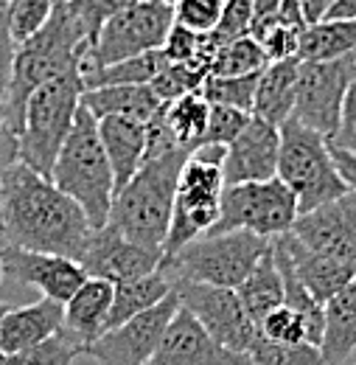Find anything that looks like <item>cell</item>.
<instances>
[{
	"mask_svg": "<svg viewBox=\"0 0 356 365\" xmlns=\"http://www.w3.org/2000/svg\"><path fill=\"white\" fill-rule=\"evenodd\" d=\"M0 228L14 247L73 262H82L93 233L82 205L20 160L0 180Z\"/></svg>",
	"mask_w": 356,
	"mask_h": 365,
	"instance_id": "obj_1",
	"label": "cell"
},
{
	"mask_svg": "<svg viewBox=\"0 0 356 365\" xmlns=\"http://www.w3.org/2000/svg\"><path fill=\"white\" fill-rule=\"evenodd\" d=\"M90 48V34L79 17L73 14L68 0H59L51 20L43 29L28 37L26 43L14 46V59L9 71V82L3 91L6 104V130L11 135L20 133L23 110L28 96L43 88L45 82L65 76L70 71H82Z\"/></svg>",
	"mask_w": 356,
	"mask_h": 365,
	"instance_id": "obj_2",
	"label": "cell"
},
{
	"mask_svg": "<svg viewBox=\"0 0 356 365\" xmlns=\"http://www.w3.org/2000/svg\"><path fill=\"white\" fill-rule=\"evenodd\" d=\"M188 155V149H174L169 155L143 160L137 175L112 197L107 225L118 228L127 239L143 247L163 250L174 214L179 169Z\"/></svg>",
	"mask_w": 356,
	"mask_h": 365,
	"instance_id": "obj_3",
	"label": "cell"
},
{
	"mask_svg": "<svg viewBox=\"0 0 356 365\" xmlns=\"http://www.w3.org/2000/svg\"><path fill=\"white\" fill-rule=\"evenodd\" d=\"M51 182L82 205L93 230L104 228L110 222L115 180L98 138V121L85 107H79L73 130L51 169Z\"/></svg>",
	"mask_w": 356,
	"mask_h": 365,
	"instance_id": "obj_4",
	"label": "cell"
},
{
	"mask_svg": "<svg viewBox=\"0 0 356 365\" xmlns=\"http://www.w3.org/2000/svg\"><path fill=\"white\" fill-rule=\"evenodd\" d=\"M85 82L82 71H70L45 82L28 96L23 110V124L17 133V160L31 166L37 175L51 180V169L73 130L76 113L82 107Z\"/></svg>",
	"mask_w": 356,
	"mask_h": 365,
	"instance_id": "obj_5",
	"label": "cell"
},
{
	"mask_svg": "<svg viewBox=\"0 0 356 365\" xmlns=\"http://www.w3.org/2000/svg\"><path fill=\"white\" fill-rule=\"evenodd\" d=\"M227 146H197L188 160L179 169L177 197H174V214L169 236L163 245V259H172L185 245L197 242L219 220V202H222L224 178L222 160Z\"/></svg>",
	"mask_w": 356,
	"mask_h": 365,
	"instance_id": "obj_6",
	"label": "cell"
},
{
	"mask_svg": "<svg viewBox=\"0 0 356 365\" xmlns=\"http://www.w3.org/2000/svg\"><path fill=\"white\" fill-rule=\"evenodd\" d=\"M278 180L289 185L298 200V214H306L323 202L348 194V182L340 175L328 138L289 118L281 124L278 149Z\"/></svg>",
	"mask_w": 356,
	"mask_h": 365,
	"instance_id": "obj_7",
	"label": "cell"
},
{
	"mask_svg": "<svg viewBox=\"0 0 356 365\" xmlns=\"http://www.w3.org/2000/svg\"><path fill=\"white\" fill-rule=\"evenodd\" d=\"M269 242L250 230H230V233H205L197 242L185 245L172 259L160 262V270L169 281H199L239 289L258 259L267 253Z\"/></svg>",
	"mask_w": 356,
	"mask_h": 365,
	"instance_id": "obj_8",
	"label": "cell"
},
{
	"mask_svg": "<svg viewBox=\"0 0 356 365\" xmlns=\"http://www.w3.org/2000/svg\"><path fill=\"white\" fill-rule=\"evenodd\" d=\"M174 26V9L163 0H137L135 6L112 14L90 40L85 71L107 68L149 51H160Z\"/></svg>",
	"mask_w": 356,
	"mask_h": 365,
	"instance_id": "obj_9",
	"label": "cell"
},
{
	"mask_svg": "<svg viewBox=\"0 0 356 365\" xmlns=\"http://www.w3.org/2000/svg\"><path fill=\"white\" fill-rule=\"evenodd\" d=\"M298 220V200L289 185L272 178L261 182L224 185L219 202V220L208 233L250 230L264 239L289 233Z\"/></svg>",
	"mask_w": 356,
	"mask_h": 365,
	"instance_id": "obj_10",
	"label": "cell"
},
{
	"mask_svg": "<svg viewBox=\"0 0 356 365\" xmlns=\"http://www.w3.org/2000/svg\"><path fill=\"white\" fill-rule=\"evenodd\" d=\"M179 307L202 323V329L233 354H247L258 337V326L250 320L236 289L199 284V281H172Z\"/></svg>",
	"mask_w": 356,
	"mask_h": 365,
	"instance_id": "obj_11",
	"label": "cell"
},
{
	"mask_svg": "<svg viewBox=\"0 0 356 365\" xmlns=\"http://www.w3.org/2000/svg\"><path fill=\"white\" fill-rule=\"evenodd\" d=\"M356 82V56L331 62H303L298 76V96L292 118L323 138H331L340 121L345 93Z\"/></svg>",
	"mask_w": 356,
	"mask_h": 365,
	"instance_id": "obj_12",
	"label": "cell"
},
{
	"mask_svg": "<svg viewBox=\"0 0 356 365\" xmlns=\"http://www.w3.org/2000/svg\"><path fill=\"white\" fill-rule=\"evenodd\" d=\"M177 309L179 298L172 289L157 307H152V309L135 315L132 320L104 331L95 343H90L85 349V354L98 360V365H146L152 360V354L157 351L163 331Z\"/></svg>",
	"mask_w": 356,
	"mask_h": 365,
	"instance_id": "obj_13",
	"label": "cell"
},
{
	"mask_svg": "<svg viewBox=\"0 0 356 365\" xmlns=\"http://www.w3.org/2000/svg\"><path fill=\"white\" fill-rule=\"evenodd\" d=\"M289 233L314 253H325L356 267V194L348 191L306 214H298Z\"/></svg>",
	"mask_w": 356,
	"mask_h": 365,
	"instance_id": "obj_14",
	"label": "cell"
},
{
	"mask_svg": "<svg viewBox=\"0 0 356 365\" xmlns=\"http://www.w3.org/2000/svg\"><path fill=\"white\" fill-rule=\"evenodd\" d=\"M0 267H3V278L34 287L43 292V298L59 301V304H68L73 292L88 281L82 262L53 256V253L23 250L14 245H6L0 250Z\"/></svg>",
	"mask_w": 356,
	"mask_h": 365,
	"instance_id": "obj_15",
	"label": "cell"
},
{
	"mask_svg": "<svg viewBox=\"0 0 356 365\" xmlns=\"http://www.w3.org/2000/svg\"><path fill=\"white\" fill-rule=\"evenodd\" d=\"M163 250L143 247L112 225L93 230L88 250L82 256V267L90 278H104L110 284H121L137 275H149L160 270Z\"/></svg>",
	"mask_w": 356,
	"mask_h": 365,
	"instance_id": "obj_16",
	"label": "cell"
},
{
	"mask_svg": "<svg viewBox=\"0 0 356 365\" xmlns=\"http://www.w3.org/2000/svg\"><path fill=\"white\" fill-rule=\"evenodd\" d=\"M278 149H281V127L269 124L258 115H250L244 130L236 135V140L224 152V185L261 182L278 178Z\"/></svg>",
	"mask_w": 356,
	"mask_h": 365,
	"instance_id": "obj_17",
	"label": "cell"
},
{
	"mask_svg": "<svg viewBox=\"0 0 356 365\" xmlns=\"http://www.w3.org/2000/svg\"><path fill=\"white\" fill-rule=\"evenodd\" d=\"M146 365H250L247 354L222 349L188 309L179 307Z\"/></svg>",
	"mask_w": 356,
	"mask_h": 365,
	"instance_id": "obj_18",
	"label": "cell"
},
{
	"mask_svg": "<svg viewBox=\"0 0 356 365\" xmlns=\"http://www.w3.org/2000/svg\"><path fill=\"white\" fill-rule=\"evenodd\" d=\"M62 329H65V304L59 301L43 298L37 304L9 309L0 323V351L9 357L20 354L48 337H53Z\"/></svg>",
	"mask_w": 356,
	"mask_h": 365,
	"instance_id": "obj_19",
	"label": "cell"
},
{
	"mask_svg": "<svg viewBox=\"0 0 356 365\" xmlns=\"http://www.w3.org/2000/svg\"><path fill=\"white\" fill-rule=\"evenodd\" d=\"M289 262H292V270L300 278V284L314 295L317 304H328L351 278L356 275V267L345 264V262H337L325 253H314L309 247H303L292 233H281L278 236Z\"/></svg>",
	"mask_w": 356,
	"mask_h": 365,
	"instance_id": "obj_20",
	"label": "cell"
},
{
	"mask_svg": "<svg viewBox=\"0 0 356 365\" xmlns=\"http://www.w3.org/2000/svg\"><path fill=\"white\" fill-rule=\"evenodd\" d=\"M98 138L107 152L112 180H115V194L132 180L137 169L143 166L146 158V124L135 118H121L110 115L98 121Z\"/></svg>",
	"mask_w": 356,
	"mask_h": 365,
	"instance_id": "obj_21",
	"label": "cell"
},
{
	"mask_svg": "<svg viewBox=\"0 0 356 365\" xmlns=\"http://www.w3.org/2000/svg\"><path fill=\"white\" fill-rule=\"evenodd\" d=\"M112 292H115V284L88 275V281L65 304V331L70 337H76L85 349L107 331V320H110V309H112Z\"/></svg>",
	"mask_w": 356,
	"mask_h": 365,
	"instance_id": "obj_22",
	"label": "cell"
},
{
	"mask_svg": "<svg viewBox=\"0 0 356 365\" xmlns=\"http://www.w3.org/2000/svg\"><path fill=\"white\" fill-rule=\"evenodd\" d=\"M298 76H300V56L269 62L261 71L258 91L253 101V115L281 127L292 118L295 96H298Z\"/></svg>",
	"mask_w": 356,
	"mask_h": 365,
	"instance_id": "obj_23",
	"label": "cell"
},
{
	"mask_svg": "<svg viewBox=\"0 0 356 365\" xmlns=\"http://www.w3.org/2000/svg\"><path fill=\"white\" fill-rule=\"evenodd\" d=\"M82 107L90 110L95 121L121 115V118H135V121H152L166 104L155 96L152 85H118V88H98V91H85Z\"/></svg>",
	"mask_w": 356,
	"mask_h": 365,
	"instance_id": "obj_24",
	"label": "cell"
},
{
	"mask_svg": "<svg viewBox=\"0 0 356 365\" xmlns=\"http://www.w3.org/2000/svg\"><path fill=\"white\" fill-rule=\"evenodd\" d=\"M356 349V275L325 304L320 354L325 365H345Z\"/></svg>",
	"mask_w": 356,
	"mask_h": 365,
	"instance_id": "obj_25",
	"label": "cell"
},
{
	"mask_svg": "<svg viewBox=\"0 0 356 365\" xmlns=\"http://www.w3.org/2000/svg\"><path fill=\"white\" fill-rule=\"evenodd\" d=\"M250 320L258 326L267 318L272 309H278L283 304V278H281V267L269 242L267 253L258 259V264L250 270V275L241 281V287L236 289Z\"/></svg>",
	"mask_w": 356,
	"mask_h": 365,
	"instance_id": "obj_26",
	"label": "cell"
},
{
	"mask_svg": "<svg viewBox=\"0 0 356 365\" xmlns=\"http://www.w3.org/2000/svg\"><path fill=\"white\" fill-rule=\"evenodd\" d=\"M172 281L163 270H155L149 275H137L130 281H121L115 284V292H112V309H110V320H107V331L132 320L135 315L157 307L169 292H172Z\"/></svg>",
	"mask_w": 356,
	"mask_h": 365,
	"instance_id": "obj_27",
	"label": "cell"
},
{
	"mask_svg": "<svg viewBox=\"0 0 356 365\" xmlns=\"http://www.w3.org/2000/svg\"><path fill=\"white\" fill-rule=\"evenodd\" d=\"M298 56L303 62H331L356 56V20H320L300 31Z\"/></svg>",
	"mask_w": 356,
	"mask_h": 365,
	"instance_id": "obj_28",
	"label": "cell"
},
{
	"mask_svg": "<svg viewBox=\"0 0 356 365\" xmlns=\"http://www.w3.org/2000/svg\"><path fill=\"white\" fill-rule=\"evenodd\" d=\"M163 65H166L163 51H149V53H140V56L107 65V68L85 71L82 82H85V91L118 88V85H152V79L163 71Z\"/></svg>",
	"mask_w": 356,
	"mask_h": 365,
	"instance_id": "obj_29",
	"label": "cell"
},
{
	"mask_svg": "<svg viewBox=\"0 0 356 365\" xmlns=\"http://www.w3.org/2000/svg\"><path fill=\"white\" fill-rule=\"evenodd\" d=\"M166 124L172 130V135L177 140L182 149L194 152L202 138H205V130H208V115H211V104L205 101V96L197 93H188L177 101H169L166 110Z\"/></svg>",
	"mask_w": 356,
	"mask_h": 365,
	"instance_id": "obj_30",
	"label": "cell"
},
{
	"mask_svg": "<svg viewBox=\"0 0 356 365\" xmlns=\"http://www.w3.org/2000/svg\"><path fill=\"white\" fill-rule=\"evenodd\" d=\"M269 65L267 53L256 37H241L227 46L216 48L208 76H244V73H258Z\"/></svg>",
	"mask_w": 356,
	"mask_h": 365,
	"instance_id": "obj_31",
	"label": "cell"
},
{
	"mask_svg": "<svg viewBox=\"0 0 356 365\" xmlns=\"http://www.w3.org/2000/svg\"><path fill=\"white\" fill-rule=\"evenodd\" d=\"M258 79H261V71L244 73V76H208L202 82L199 93L205 96L208 104H222V107H236V110L253 113Z\"/></svg>",
	"mask_w": 356,
	"mask_h": 365,
	"instance_id": "obj_32",
	"label": "cell"
},
{
	"mask_svg": "<svg viewBox=\"0 0 356 365\" xmlns=\"http://www.w3.org/2000/svg\"><path fill=\"white\" fill-rule=\"evenodd\" d=\"M247 360H250V365H325L320 349L312 343L283 346V343H272L261 334L253 340Z\"/></svg>",
	"mask_w": 356,
	"mask_h": 365,
	"instance_id": "obj_33",
	"label": "cell"
},
{
	"mask_svg": "<svg viewBox=\"0 0 356 365\" xmlns=\"http://www.w3.org/2000/svg\"><path fill=\"white\" fill-rule=\"evenodd\" d=\"M82 354H85V346L62 329L43 343L20 354H11V365H73Z\"/></svg>",
	"mask_w": 356,
	"mask_h": 365,
	"instance_id": "obj_34",
	"label": "cell"
},
{
	"mask_svg": "<svg viewBox=\"0 0 356 365\" xmlns=\"http://www.w3.org/2000/svg\"><path fill=\"white\" fill-rule=\"evenodd\" d=\"M208 79V71L197 68V65H182V62H166L163 71L152 79V91L155 96L169 104V101H177L188 93H197L202 88V82Z\"/></svg>",
	"mask_w": 356,
	"mask_h": 365,
	"instance_id": "obj_35",
	"label": "cell"
},
{
	"mask_svg": "<svg viewBox=\"0 0 356 365\" xmlns=\"http://www.w3.org/2000/svg\"><path fill=\"white\" fill-rule=\"evenodd\" d=\"M59 0H11L9 3V34L14 46L34 37L51 20Z\"/></svg>",
	"mask_w": 356,
	"mask_h": 365,
	"instance_id": "obj_36",
	"label": "cell"
},
{
	"mask_svg": "<svg viewBox=\"0 0 356 365\" xmlns=\"http://www.w3.org/2000/svg\"><path fill=\"white\" fill-rule=\"evenodd\" d=\"M258 334L267 337L272 343H283V346H295V343H309V326L292 307L281 304L278 309H272L267 318L258 323Z\"/></svg>",
	"mask_w": 356,
	"mask_h": 365,
	"instance_id": "obj_37",
	"label": "cell"
},
{
	"mask_svg": "<svg viewBox=\"0 0 356 365\" xmlns=\"http://www.w3.org/2000/svg\"><path fill=\"white\" fill-rule=\"evenodd\" d=\"M250 23H253V0H224L222 17L208 37L214 48H222L233 40L250 37Z\"/></svg>",
	"mask_w": 356,
	"mask_h": 365,
	"instance_id": "obj_38",
	"label": "cell"
},
{
	"mask_svg": "<svg viewBox=\"0 0 356 365\" xmlns=\"http://www.w3.org/2000/svg\"><path fill=\"white\" fill-rule=\"evenodd\" d=\"M174 23L197 34H211L222 17L224 0H174Z\"/></svg>",
	"mask_w": 356,
	"mask_h": 365,
	"instance_id": "obj_39",
	"label": "cell"
},
{
	"mask_svg": "<svg viewBox=\"0 0 356 365\" xmlns=\"http://www.w3.org/2000/svg\"><path fill=\"white\" fill-rule=\"evenodd\" d=\"M253 113H244V110H236V107H222V104H211V115H208V130L202 143H211V146H230L236 135L244 130V124L250 121ZM199 143V146H202Z\"/></svg>",
	"mask_w": 356,
	"mask_h": 365,
	"instance_id": "obj_40",
	"label": "cell"
},
{
	"mask_svg": "<svg viewBox=\"0 0 356 365\" xmlns=\"http://www.w3.org/2000/svg\"><path fill=\"white\" fill-rule=\"evenodd\" d=\"M68 3H70L73 14L79 17V23L85 26V31L90 34V40H93L95 31H98L112 14L130 9V6H135L137 0H68Z\"/></svg>",
	"mask_w": 356,
	"mask_h": 365,
	"instance_id": "obj_41",
	"label": "cell"
},
{
	"mask_svg": "<svg viewBox=\"0 0 356 365\" xmlns=\"http://www.w3.org/2000/svg\"><path fill=\"white\" fill-rule=\"evenodd\" d=\"M328 146L356 158V82L345 93V101H342V110H340V121H337V130L328 138Z\"/></svg>",
	"mask_w": 356,
	"mask_h": 365,
	"instance_id": "obj_42",
	"label": "cell"
},
{
	"mask_svg": "<svg viewBox=\"0 0 356 365\" xmlns=\"http://www.w3.org/2000/svg\"><path fill=\"white\" fill-rule=\"evenodd\" d=\"M269 62L278 59H289L298 56V46H300V31L298 29H283V26H272L267 34L258 40Z\"/></svg>",
	"mask_w": 356,
	"mask_h": 365,
	"instance_id": "obj_43",
	"label": "cell"
},
{
	"mask_svg": "<svg viewBox=\"0 0 356 365\" xmlns=\"http://www.w3.org/2000/svg\"><path fill=\"white\" fill-rule=\"evenodd\" d=\"M9 3L11 0H0V96L6 91L11 59H14V40L9 34Z\"/></svg>",
	"mask_w": 356,
	"mask_h": 365,
	"instance_id": "obj_44",
	"label": "cell"
},
{
	"mask_svg": "<svg viewBox=\"0 0 356 365\" xmlns=\"http://www.w3.org/2000/svg\"><path fill=\"white\" fill-rule=\"evenodd\" d=\"M281 0H253V23H250V37L261 40L269 29L275 26Z\"/></svg>",
	"mask_w": 356,
	"mask_h": 365,
	"instance_id": "obj_45",
	"label": "cell"
},
{
	"mask_svg": "<svg viewBox=\"0 0 356 365\" xmlns=\"http://www.w3.org/2000/svg\"><path fill=\"white\" fill-rule=\"evenodd\" d=\"M275 26L303 31V29H306V20H303V11H300V0H281V6H278V17H275Z\"/></svg>",
	"mask_w": 356,
	"mask_h": 365,
	"instance_id": "obj_46",
	"label": "cell"
},
{
	"mask_svg": "<svg viewBox=\"0 0 356 365\" xmlns=\"http://www.w3.org/2000/svg\"><path fill=\"white\" fill-rule=\"evenodd\" d=\"M11 163H17V135H11L9 130H0V180ZM0 233H3V228H0Z\"/></svg>",
	"mask_w": 356,
	"mask_h": 365,
	"instance_id": "obj_47",
	"label": "cell"
},
{
	"mask_svg": "<svg viewBox=\"0 0 356 365\" xmlns=\"http://www.w3.org/2000/svg\"><path fill=\"white\" fill-rule=\"evenodd\" d=\"M331 6H334V0H300V11H303L306 26L325 20L328 11H331Z\"/></svg>",
	"mask_w": 356,
	"mask_h": 365,
	"instance_id": "obj_48",
	"label": "cell"
},
{
	"mask_svg": "<svg viewBox=\"0 0 356 365\" xmlns=\"http://www.w3.org/2000/svg\"><path fill=\"white\" fill-rule=\"evenodd\" d=\"M331 155H334V163H337L340 175H342L345 182H348V188L356 194V158L345 155V152H337V149H331Z\"/></svg>",
	"mask_w": 356,
	"mask_h": 365,
	"instance_id": "obj_49",
	"label": "cell"
},
{
	"mask_svg": "<svg viewBox=\"0 0 356 365\" xmlns=\"http://www.w3.org/2000/svg\"><path fill=\"white\" fill-rule=\"evenodd\" d=\"M325 20H356V0H334Z\"/></svg>",
	"mask_w": 356,
	"mask_h": 365,
	"instance_id": "obj_50",
	"label": "cell"
},
{
	"mask_svg": "<svg viewBox=\"0 0 356 365\" xmlns=\"http://www.w3.org/2000/svg\"><path fill=\"white\" fill-rule=\"evenodd\" d=\"M0 130H6V104H3V96H0Z\"/></svg>",
	"mask_w": 356,
	"mask_h": 365,
	"instance_id": "obj_51",
	"label": "cell"
},
{
	"mask_svg": "<svg viewBox=\"0 0 356 365\" xmlns=\"http://www.w3.org/2000/svg\"><path fill=\"white\" fill-rule=\"evenodd\" d=\"M9 309H11V307H9V304H3V301H0V323H3V318H6V312H9Z\"/></svg>",
	"mask_w": 356,
	"mask_h": 365,
	"instance_id": "obj_52",
	"label": "cell"
},
{
	"mask_svg": "<svg viewBox=\"0 0 356 365\" xmlns=\"http://www.w3.org/2000/svg\"><path fill=\"white\" fill-rule=\"evenodd\" d=\"M0 365H11V357H9V354H3V351H0Z\"/></svg>",
	"mask_w": 356,
	"mask_h": 365,
	"instance_id": "obj_53",
	"label": "cell"
},
{
	"mask_svg": "<svg viewBox=\"0 0 356 365\" xmlns=\"http://www.w3.org/2000/svg\"><path fill=\"white\" fill-rule=\"evenodd\" d=\"M345 365H356V349H354V354H351V357L345 360Z\"/></svg>",
	"mask_w": 356,
	"mask_h": 365,
	"instance_id": "obj_54",
	"label": "cell"
},
{
	"mask_svg": "<svg viewBox=\"0 0 356 365\" xmlns=\"http://www.w3.org/2000/svg\"><path fill=\"white\" fill-rule=\"evenodd\" d=\"M0 281H3V267H0Z\"/></svg>",
	"mask_w": 356,
	"mask_h": 365,
	"instance_id": "obj_55",
	"label": "cell"
},
{
	"mask_svg": "<svg viewBox=\"0 0 356 365\" xmlns=\"http://www.w3.org/2000/svg\"><path fill=\"white\" fill-rule=\"evenodd\" d=\"M163 3H174V0H163Z\"/></svg>",
	"mask_w": 356,
	"mask_h": 365,
	"instance_id": "obj_56",
	"label": "cell"
}]
</instances>
